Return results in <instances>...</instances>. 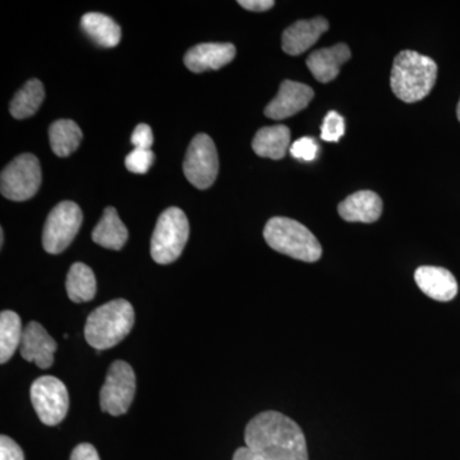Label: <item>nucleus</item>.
I'll use <instances>...</instances> for the list:
<instances>
[{
  "label": "nucleus",
  "instance_id": "3",
  "mask_svg": "<svg viewBox=\"0 0 460 460\" xmlns=\"http://www.w3.org/2000/svg\"><path fill=\"white\" fill-rule=\"evenodd\" d=\"M135 325V310L126 299H114L100 305L87 317L84 339L96 350L119 344Z\"/></svg>",
  "mask_w": 460,
  "mask_h": 460
},
{
  "label": "nucleus",
  "instance_id": "5",
  "mask_svg": "<svg viewBox=\"0 0 460 460\" xmlns=\"http://www.w3.org/2000/svg\"><path fill=\"white\" fill-rule=\"evenodd\" d=\"M190 237V223L178 208H166L157 219L151 238V257L160 265H169L180 259Z\"/></svg>",
  "mask_w": 460,
  "mask_h": 460
},
{
  "label": "nucleus",
  "instance_id": "26",
  "mask_svg": "<svg viewBox=\"0 0 460 460\" xmlns=\"http://www.w3.org/2000/svg\"><path fill=\"white\" fill-rule=\"evenodd\" d=\"M154 159H155V155H154L153 151L135 148L132 153L127 155L126 166L129 172H136V174H145L153 165Z\"/></svg>",
  "mask_w": 460,
  "mask_h": 460
},
{
  "label": "nucleus",
  "instance_id": "31",
  "mask_svg": "<svg viewBox=\"0 0 460 460\" xmlns=\"http://www.w3.org/2000/svg\"><path fill=\"white\" fill-rule=\"evenodd\" d=\"M238 4L247 11L265 12L275 5L274 0H239Z\"/></svg>",
  "mask_w": 460,
  "mask_h": 460
},
{
  "label": "nucleus",
  "instance_id": "33",
  "mask_svg": "<svg viewBox=\"0 0 460 460\" xmlns=\"http://www.w3.org/2000/svg\"><path fill=\"white\" fill-rule=\"evenodd\" d=\"M456 115H458V119H459V122H460V102H459V104H458V108H456Z\"/></svg>",
  "mask_w": 460,
  "mask_h": 460
},
{
  "label": "nucleus",
  "instance_id": "13",
  "mask_svg": "<svg viewBox=\"0 0 460 460\" xmlns=\"http://www.w3.org/2000/svg\"><path fill=\"white\" fill-rule=\"evenodd\" d=\"M235 57V48L228 42H206L193 47L184 56V65L193 74L217 71Z\"/></svg>",
  "mask_w": 460,
  "mask_h": 460
},
{
  "label": "nucleus",
  "instance_id": "29",
  "mask_svg": "<svg viewBox=\"0 0 460 460\" xmlns=\"http://www.w3.org/2000/svg\"><path fill=\"white\" fill-rule=\"evenodd\" d=\"M131 142L133 146L140 150H150L154 144L153 131L147 124H138L132 133Z\"/></svg>",
  "mask_w": 460,
  "mask_h": 460
},
{
  "label": "nucleus",
  "instance_id": "6",
  "mask_svg": "<svg viewBox=\"0 0 460 460\" xmlns=\"http://www.w3.org/2000/svg\"><path fill=\"white\" fill-rule=\"evenodd\" d=\"M41 186V166L32 154H22L12 160L2 172L0 192L11 201H26Z\"/></svg>",
  "mask_w": 460,
  "mask_h": 460
},
{
  "label": "nucleus",
  "instance_id": "25",
  "mask_svg": "<svg viewBox=\"0 0 460 460\" xmlns=\"http://www.w3.org/2000/svg\"><path fill=\"white\" fill-rule=\"evenodd\" d=\"M345 133L344 118L338 111H330L321 126V138L326 142H338Z\"/></svg>",
  "mask_w": 460,
  "mask_h": 460
},
{
  "label": "nucleus",
  "instance_id": "12",
  "mask_svg": "<svg viewBox=\"0 0 460 460\" xmlns=\"http://www.w3.org/2000/svg\"><path fill=\"white\" fill-rule=\"evenodd\" d=\"M57 348V341L50 337L47 330L42 328L41 323L36 321L27 323L20 345V352L23 359L35 363L41 370H47L54 363Z\"/></svg>",
  "mask_w": 460,
  "mask_h": 460
},
{
  "label": "nucleus",
  "instance_id": "8",
  "mask_svg": "<svg viewBox=\"0 0 460 460\" xmlns=\"http://www.w3.org/2000/svg\"><path fill=\"white\" fill-rule=\"evenodd\" d=\"M136 394V375L128 363L115 361L109 367L104 385L100 390V407L118 417L128 411Z\"/></svg>",
  "mask_w": 460,
  "mask_h": 460
},
{
  "label": "nucleus",
  "instance_id": "32",
  "mask_svg": "<svg viewBox=\"0 0 460 460\" xmlns=\"http://www.w3.org/2000/svg\"><path fill=\"white\" fill-rule=\"evenodd\" d=\"M0 244H4V230L0 229Z\"/></svg>",
  "mask_w": 460,
  "mask_h": 460
},
{
  "label": "nucleus",
  "instance_id": "21",
  "mask_svg": "<svg viewBox=\"0 0 460 460\" xmlns=\"http://www.w3.org/2000/svg\"><path fill=\"white\" fill-rule=\"evenodd\" d=\"M66 289L69 299L75 304H83L95 298L96 278L90 266L75 262L66 275Z\"/></svg>",
  "mask_w": 460,
  "mask_h": 460
},
{
  "label": "nucleus",
  "instance_id": "2",
  "mask_svg": "<svg viewBox=\"0 0 460 460\" xmlns=\"http://www.w3.org/2000/svg\"><path fill=\"white\" fill-rule=\"evenodd\" d=\"M438 78V65L431 58L413 50H402L393 65L392 84L396 98L405 102H417L431 93Z\"/></svg>",
  "mask_w": 460,
  "mask_h": 460
},
{
  "label": "nucleus",
  "instance_id": "23",
  "mask_svg": "<svg viewBox=\"0 0 460 460\" xmlns=\"http://www.w3.org/2000/svg\"><path fill=\"white\" fill-rule=\"evenodd\" d=\"M23 329L20 316L13 311L0 314V363L12 358L22 341Z\"/></svg>",
  "mask_w": 460,
  "mask_h": 460
},
{
  "label": "nucleus",
  "instance_id": "10",
  "mask_svg": "<svg viewBox=\"0 0 460 460\" xmlns=\"http://www.w3.org/2000/svg\"><path fill=\"white\" fill-rule=\"evenodd\" d=\"M30 394L33 410L44 425L57 426L66 419L69 410V395L59 378L39 377L33 381Z\"/></svg>",
  "mask_w": 460,
  "mask_h": 460
},
{
  "label": "nucleus",
  "instance_id": "14",
  "mask_svg": "<svg viewBox=\"0 0 460 460\" xmlns=\"http://www.w3.org/2000/svg\"><path fill=\"white\" fill-rule=\"evenodd\" d=\"M414 280L429 298L449 302L458 295V283L449 270L438 266H420L414 272Z\"/></svg>",
  "mask_w": 460,
  "mask_h": 460
},
{
  "label": "nucleus",
  "instance_id": "27",
  "mask_svg": "<svg viewBox=\"0 0 460 460\" xmlns=\"http://www.w3.org/2000/svg\"><path fill=\"white\" fill-rule=\"evenodd\" d=\"M290 154L301 162H313L319 154V145L311 137H301L293 142L289 148Z\"/></svg>",
  "mask_w": 460,
  "mask_h": 460
},
{
  "label": "nucleus",
  "instance_id": "9",
  "mask_svg": "<svg viewBox=\"0 0 460 460\" xmlns=\"http://www.w3.org/2000/svg\"><path fill=\"white\" fill-rule=\"evenodd\" d=\"M184 175L192 186L206 190L213 186L219 172V157L210 136H195L187 150L183 163Z\"/></svg>",
  "mask_w": 460,
  "mask_h": 460
},
{
  "label": "nucleus",
  "instance_id": "22",
  "mask_svg": "<svg viewBox=\"0 0 460 460\" xmlns=\"http://www.w3.org/2000/svg\"><path fill=\"white\" fill-rule=\"evenodd\" d=\"M50 146L59 157L74 154L83 141V132L74 120L60 119L51 124L49 128Z\"/></svg>",
  "mask_w": 460,
  "mask_h": 460
},
{
  "label": "nucleus",
  "instance_id": "11",
  "mask_svg": "<svg viewBox=\"0 0 460 460\" xmlns=\"http://www.w3.org/2000/svg\"><path fill=\"white\" fill-rule=\"evenodd\" d=\"M314 96V90L307 84L290 80L283 81L279 93L265 108V115L275 120L287 119L307 108Z\"/></svg>",
  "mask_w": 460,
  "mask_h": 460
},
{
  "label": "nucleus",
  "instance_id": "19",
  "mask_svg": "<svg viewBox=\"0 0 460 460\" xmlns=\"http://www.w3.org/2000/svg\"><path fill=\"white\" fill-rule=\"evenodd\" d=\"M257 155L280 160L290 148V131L287 126L263 127L256 133L252 141Z\"/></svg>",
  "mask_w": 460,
  "mask_h": 460
},
{
  "label": "nucleus",
  "instance_id": "15",
  "mask_svg": "<svg viewBox=\"0 0 460 460\" xmlns=\"http://www.w3.org/2000/svg\"><path fill=\"white\" fill-rule=\"evenodd\" d=\"M328 30L329 22L323 17L298 21L283 32L281 36L283 50L289 56H299L316 44L320 36Z\"/></svg>",
  "mask_w": 460,
  "mask_h": 460
},
{
  "label": "nucleus",
  "instance_id": "4",
  "mask_svg": "<svg viewBox=\"0 0 460 460\" xmlns=\"http://www.w3.org/2000/svg\"><path fill=\"white\" fill-rule=\"evenodd\" d=\"M266 243L277 251L304 262L319 261L323 255L320 242L304 224L289 217H272L263 229Z\"/></svg>",
  "mask_w": 460,
  "mask_h": 460
},
{
  "label": "nucleus",
  "instance_id": "7",
  "mask_svg": "<svg viewBox=\"0 0 460 460\" xmlns=\"http://www.w3.org/2000/svg\"><path fill=\"white\" fill-rule=\"evenodd\" d=\"M80 206L63 201L50 211L42 233V246L48 253L58 255L69 247L83 226Z\"/></svg>",
  "mask_w": 460,
  "mask_h": 460
},
{
  "label": "nucleus",
  "instance_id": "24",
  "mask_svg": "<svg viewBox=\"0 0 460 460\" xmlns=\"http://www.w3.org/2000/svg\"><path fill=\"white\" fill-rule=\"evenodd\" d=\"M44 86L39 80H30L26 83L9 105V111L16 119H26L32 117L44 102Z\"/></svg>",
  "mask_w": 460,
  "mask_h": 460
},
{
  "label": "nucleus",
  "instance_id": "1",
  "mask_svg": "<svg viewBox=\"0 0 460 460\" xmlns=\"http://www.w3.org/2000/svg\"><path fill=\"white\" fill-rule=\"evenodd\" d=\"M244 443L233 460H308L304 431L279 411H263L251 420Z\"/></svg>",
  "mask_w": 460,
  "mask_h": 460
},
{
  "label": "nucleus",
  "instance_id": "18",
  "mask_svg": "<svg viewBox=\"0 0 460 460\" xmlns=\"http://www.w3.org/2000/svg\"><path fill=\"white\" fill-rule=\"evenodd\" d=\"M93 241L108 250H122L128 241V229L126 228L114 208H107L102 219L93 232Z\"/></svg>",
  "mask_w": 460,
  "mask_h": 460
},
{
  "label": "nucleus",
  "instance_id": "17",
  "mask_svg": "<svg viewBox=\"0 0 460 460\" xmlns=\"http://www.w3.org/2000/svg\"><path fill=\"white\" fill-rule=\"evenodd\" d=\"M349 59L350 50L348 45L337 44L314 51L305 63L319 83L328 84L338 77L341 66Z\"/></svg>",
  "mask_w": 460,
  "mask_h": 460
},
{
  "label": "nucleus",
  "instance_id": "28",
  "mask_svg": "<svg viewBox=\"0 0 460 460\" xmlns=\"http://www.w3.org/2000/svg\"><path fill=\"white\" fill-rule=\"evenodd\" d=\"M0 460H25V454L16 441L8 436L0 438Z\"/></svg>",
  "mask_w": 460,
  "mask_h": 460
},
{
  "label": "nucleus",
  "instance_id": "30",
  "mask_svg": "<svg viewBox=\"0 0 460 460\" xmlns=\"http://www.w3.org/2000/svg\"><path fill=\"white\" fill-rule=\"evenodd\" d=\"M69 460H100L99 454L91 444H80L75 447Z\"/></svg>",
  "mask_w": 460,
  "mask_h": 460
},
{
  "label": "nucleus",
  "instance_id": "20",
  "mask_svg": "<svg viewBox=\"0 0 460 460\" xmlns=\"http://www.w3.org/2000/svg\"><path fill=\"white\" fill-rule=\"evenodd\" d=\"M81 27L91 40L96 42L100 47H117L122 38L120 27L113 18L95 13V12L84 14L81 20Z\"/></svg>",
  "mask_w": 460,
  "mask_h": 460
},
{
  "label": "nucleus",
  "instance_id": "16",
  "mask_svg": "<svg viewBox=\"0 0 460 460\" xmlns=\"http://www.w3.org/2000/svg\"><path fill=\"white\" fill-rule=\"evenodd\" d=\"M338 211L345 222L371 224L380 219L383 201L372 190H359L341 201Z\"/></svg>",
  "mask_w": 460,
  "mask_h": 460
}]
</instances>
